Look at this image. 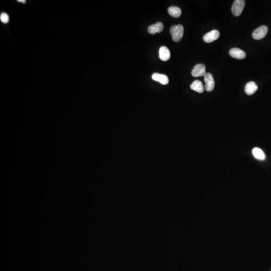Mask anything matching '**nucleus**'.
I'll list each match as a JSON object with an SVG mask.
<instances>
[{
  "label": "nucleus",
  "instance_id": "f257e3e1",
  "mask_svg": "<svg viewBox=\"0 0 271 271\" xmlns=\"http://www.w3.org/2000/svg\"><path fill=\"white\" fill-rule=\"evenodd\" d=\"M170 33L174 41L176 42L180 41L183 36V26L180 24L173 25L170 29Z\"/></svg>",
  "mask_w": 271,
  "mask_h": 271
},
{
  "label": "nucleus",
  "instance_id": "f03ea898",
  "mask_svg": "<svg viewBox=\"0 0 271 271\" xmlns=\"http://www.w3.org/2000/svg\"><path fill=\"white\" fill-rule=\"evenodd\" d=\"M245 5V1L235 0L231 7V12L235 16H239L243 12Z\"/></svg>",
  "mask_w": 271,
  "mask_h": 271
},
{
  "label": "nucleus",
  "instance_id": "7ed1b4c3",
  "mask_svg": "<svg viewBox=\"0 0 271 271\" xmlns=\"http://www.w3.org/2000/svg\"><path fill=\"white\" fill-rule=\"evenodd\" d=\"M268 27L266 26H261L254 31L252 34L253 38L255 40H260L265 37L267 34Z\"/></svg>",
  "mask_w": 271,
  "mask_h": 271
},
{
  "label": "nucleus",
  "instance_id": "20e7f679",
  "mask_svg": "<svg viewBox=\"0 0 271 271\" xmlns=\"http://www.w3.org/2000/svg\"><path fill=\"white\" fill-rule=\"evenodd\" d=\"M204 80L205 83V90L207 92H212L215 87V82L212 74L211 73H207L204 76Z\"/></svg>",
  "mask_w": 271,
  "mask_h": 271
},
{
  "label": "nucleus",
  "instance_id": "39448f33",
  "mask_svg": "<svg viewBox=\"0 0 271 271\" xmlns=\"http://www.w3.org/2000/svg\"><path fill=\"white\" fill-rule=\"evenodd\" d=\"M205 69L206 67L204 64H198L196 65L191 71V74L194 78H197L199 76H204L207 74Z\"/></svg>",
  "mask_w": 271,
  "mask_h": 271
},
{
  "label": "nucleus",
  "instance_id": "423d86ee",
  "mask_svg": "<svg viewBox=\"0 0 271 271\" xmlns=\"http://www.w3.org/2000/svg\"><path fill=\"white\" fill-rule=\"evenodd\" d=\"M220 36L219 31L217 30H213L206 34L203 38V41L205 42L211 43L218 39Z\"/></svg>",
  "mask_w": 271,
  "mask_h": 271
},
{
  "label": "nucleus",
  "instance_id": "0eeeda50",
  "mask_svg": "<svg viewBox=\"0 0 271 271\" xmlns=\"http://www.w3.org/2000/svg\"><path fill=\"white\" fill-rule=\"evenodd\" d=\"M229 53L232 58L238 59H243L246 56L245 52L238 48H234L231 49Z\"/></svg>",
  "mask_w": 271,
  "mask_h": 271
},
{
  "label": "nucleus",
  "instance_id": "6e6552de",
  "mask_svg": "<svg viewBox=\"0 0 271 271\" xmlns=\"http://www.w3.org/2000/svg\"><path fill=\"white\" fill-rule=\"evenodd\" d=\"M164 29V26L161 22H157L155 24L151 25L148 29V31L151 34H155L157 33L161 32Z\"/></svg>",
  "mask_w": 271,
  "mask_h": 271
},
{
  "label": "nucleus",
  "instance_id": "1a4fd4ad",
  "mask_svg": "<svg viewBox=\"0 0 271 271\" xmlns=\"http://www.w3.org/2000/svg\"><path fill=\"white\" fill-rule=\"evenodd\" d=\"M159 53L160 59L163 61H166L170 58V52L166 46L161 47L159 49Z\"/></svg>",
  "mask_w": 271,
  "mask_h": 271
},
{
  "label": "nucleus",
  "instance_id": "9d476101",
  "mask_svg": "<svg viewBox=\"0 0 271 271\" xmlns=\"http://www.w3.org/2000/svg\"><path fill=\"white\" fill-rule=\"evenodd\" d=\"M152 78L155 81H158L161 83V84L166 85L169 83V79L166 75L164 74H161L158 73H155L153 74Z\"/></svg>",
  "mask_w": 271,
  "mask_h": 271
},
{
  "label": "nucleus",
  "instance_id": "9b49d317",
  "mask_svg": "<svg viewBox=\"0 0 271 271\" xmlns=\"http://www.w3.org/2000/svg\"><path fill=\"white\" fill-rule=\"evenodd\" d=\"M257 89H258V87L257 84L253 81H250L245 85V93L249 96H251L252 94H254Z\"/></svg>",
  "mask_w": 271,
  "mask_h": 271
},
{
  "label": "nucleus",
  "instance_id": "f8f14e48",
  "mask_svg": "<svg viewBox=\"0 0 271 271\" xmlns=\"http://www.w3.org/2000/svg\"><path fill=\"white\" fill-rule=\"evenodd\" d=\"M190 88L198 93H202L204 92V87L202 81L195 80L190 86Z\"/></svg>",
  "mask_w": 271,
  "mask_h": 271
},
{
  "label": "nucleus",
  "instance_id": "ddd939ff",
  "mask_svg": "<svg viewBox=\"0 0 271 271\" xmlns=\"http://www.w3.org/2000/svg\"><path fill=\"white\" fill-rule=\"evenodd\" d=\"M168 12L169 15L174 18H179L182 14L181 10L177 7L171 6L168 8Z\"/></svg>",
  "mask_w": 271,
  "mask_h": 271
},
{
  "label": "nucleus",
  "instance_id": "4468645a",
  "mask_svg": "<svg viewBox=\"0 0 271 271\" xmlns=\"http://www.w3.org/2000/svg\"><path fill=\"white\" fill-rule=\"evenodd\" d=\"M252 153L256 159L260 160H263L265 159V154L264 153L263 151H262L261 149L259 148H254V149H253Z\"/></svg>",
  "mask_w": 271,
  "mask_h": 271
},
{
  "label": "nucleus",
  "instance_id": "2eb2a0df",
  "mask_svg": "<svg viewBox=\"0 0 271 271\" xmlns=\"http://www.w3.org/2000/svg\"><path fill=\"white\" fill-rule=\"evenodd\" d=\"M0 19L1 21L4 23H8L9 21V16L6 13H2L0 16Z\"/></svg>",
  "mask_w": 271,
  "mask_h": 271
},
{
  "label": "nucleus",
  "instance_id": "dca6fc26",
  "mask_svg": "<svg viewBox=\"0 0 271 271\" xmlns=\"http://www.w3.org/2000/svg\"><path fill=\"white\" fill-rule=\"evenodd\" d=\"M18 2H20V3H26V1H25V0H19V1H18Z\"/></svg>",
  "mask_w": 271,
  "mask_h": 271
}]
</instances>
